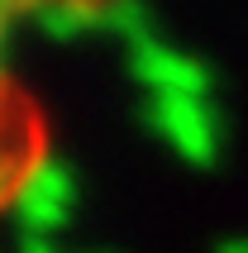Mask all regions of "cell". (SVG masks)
<instances>
[{
  "label": "cell",
  "instance_id": "52a82bcc",
  "mask_svg": "<svg viewBox=\"0 0 248 253\" xmlns=\"http://www.w3.org/2000/svg\"><path fill=\"white\" fill-rule=\"evenodd\" d=\"M14 253H62L57 239H34V234H14Z\"/></svg>",
  "mask_w": 248,
  "mask_h": 253
},
{
  "label": "cell",
  "instance_id": "7a4b0ae2",
  "mask_svg": "<svg viewBox=\"0 0 248 253\" xmlns=\"http://www.w3.org/2000/svg\"><path fill=\"white\" fill-rule=\"evenodd\" d=\"M138 120L186 168H215L224 148V120L210 96H143Z\"/></svg>",
  "mask_w": 248,
  "mask_h": 253
},
{
  "label": "cell",
  "instance_id": "5b68a950",
  "mask_svg": "<svg viewBox=\"0 0 248 253\" xmlns=\"http://www.w3.org/2000/svg\"><path fill=\"white\" fill-rule=\"evenodd\" d=\"M100 34L115 39L124 53L138 48V43H148V39H158L148 0H100Z\"/></svg>",
  "mask_w": 248,
  "mask_h": 253
},
{
  "label": "cell",
  "instance_id": "ba28073f",
  "mask_svg": "<svg viewBox=\"0 0 248 253\" xmlns=\"http://www.w3.org/2000/svg\"><path fill=\"white\" fill-rule=\"evenodd\" d=\"M210 253H248V234H220L210 244Z\"/></svg>",
  "mask_w": 248,
  "mask_h": 253
},
{
  "label": "cell",
  "instance_id": "277c9868",
  "mask_svg": "<svg viewBox=\"0 0 248 253\" xmlns=\"http://www.w3.org/2000/svg\"><path fill=\"white\" fill-rule=\"evenodd\" d=\"M24 14L53 43H77L100 34V0H29Z\"/></svg>",
  "mask_w": 248,
  "mask_h": 253
},
{
  "label": "cell",
  "instance_id": "6da1fadb",
  "mask_svg": "<svg viewBox=\"0 0 248 253\" xmlns=\"http://www.w3.org/2000/svg\"><path fill=\"white\" fill-rule=\"evenodd\" d=\"M72 206H77L72 163L53 148H29L19 172H14V186H10V215L19 225V234L57 239V229L72 220Z\"/></svg>",
  "mask_w": 248,
  "mask_h": 253
},
{
  "label": "cell",
  "instance_id": "3957f363",
  "mask_svg": "<svg viewBox=\"0 0 248 253\" xmlns=\"http://www.w3.org/2000/svg\"><path fill=\"white\" fill-rule=\"evenodd\" d=\"M124 72L143 96H210L215 72L206 57L186 53L167 39H148L124 53Z\"/></svg>",
  "mask_w": 248,
  "mask_h": 253
},
{
  "label": "cell",
  "instance_id": "8992f818",
  "mask_svg": "<svg viewBox=\"0 0 248 253\" xmlns=\"http://www.w3.org/2000/svg\"><path fill=\"white\" fill-rule=\"evenodd\" d=\"M29 10V0H0V67H5V24H10V14ZM24 153H19V143L10 134V120L0 110V201H10V186H14V172H19Z\"/></svg>",
  "mask_w": 248,
  "mask_h": 253
}]
</instances>
